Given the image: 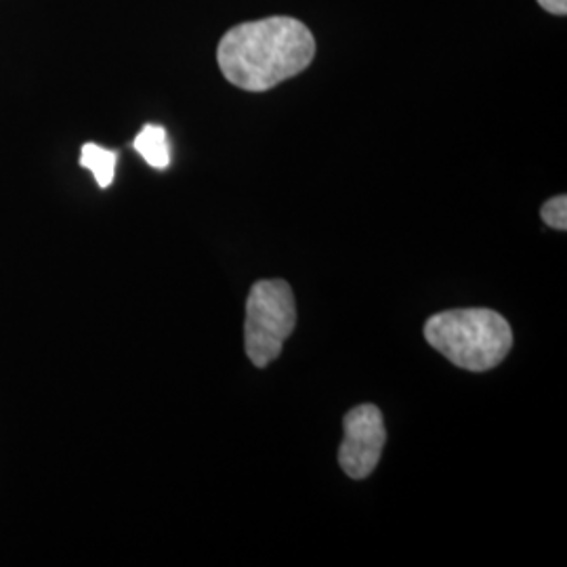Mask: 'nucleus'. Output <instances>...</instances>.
I'll list each match as a JSON object with an SVG mask.
<instances>
[{
	"instance_id": "5",
	"label": "nucleus",
	"mask_w": 567,
	"mask_h": 567,
	"mask_svg": "<svg viewBox=\"0 0 567 567\" xmlns=\"http://www.w3.org/2000/svg\"><path fill=\"white\" fill-rule=\"evenodd\" d=\"M135 150L140 152L145 163L158 171L168 168L171 164V145H168V135L161 124H145L140 135L135 137Z\"/></svg>"
},
{
	"instance_id": "4",
	"label": "nucleus",
	"mask_w": 567,
	"mask_h": 567,
	"mask_svg": "<svg viewBox=\"0 0 567 567\" xmlns=\"http://www.w3.org/2000/svg\"><path fill=\"white\" fill-rule=\"evenodd\" d=\"M339 465L351 480H365L381 461L386 442L385 421L377 405L353 408L344 416Z\"/></svg>"
},
{
	"instance_id": "7",
	"label": "nucleus",
	"mask_w": 567,
	"mask_h": 567,
	"mask_svg": "<svg viewBox=\"0 0 567 567\" xmlns=\"http://www.w3.org/2000/svg\"><path fill=\"white\" fill-rule=\"evenodd\" d=\"M540 217L543 221L553 227V229H559V231H566L567 229V198L566 196H557L553 200H548L543 208H540Z\"/></svg>"
},
{
	"instance_id": "8",
	"label": "nucleus",
	"mask_w": 567,
	"mask_h": 567,
	"mask_svg": "<svg viewBox=\"0 0 567 567\" xmlns=\"http://www.w3.org/2000/svg\"><path fill=\"white\" fill-rule=\"evenodd\" d=\"M538 4L553 16H566L567 13V0H538Z\"/></svg>"
},
{
	"instance_id": "2",
	"label": "nucleus",
	"mask_w": 567,
	"mask_h": 567,
	"mask_svg": "<svg viewBox=\"0 0 567 567\" xmlns=\"http://www.w3.org/2000/svg\"><path fill=\"white\" fill-rule=\"evenodd\" d=\"M425 339L447 362L471 372H486L507 358L513 330L492 309H452L426 322Z\"/></svg>"
},
{
	"instance_id": "3",
	"label": "nucleus",
	"mask_w": 567,
	"mask_h": 567,
	"mask_svg": "<svg viewBox=\"0 0 567 567\" xmlns=\"http://www.w3.org/2000/svg\"><path fill=\"white\" fill-rule=\"evenodd\" d=\"M297 324V305L292 288L284 280H261L250 288L246 301L244 347L257 368L280 358L284 341Z\"/></svg>"
},
{
	"instance_id": "6",
	"label": "nucleus",
	"mask_w": 567,
	"mask_h": 567,
	"mask_svg": "<svg viewBox=\"0 0 567 567\" xmlns=\"http://www.w3.org/2000/svg\"><path fill=\"white\" fill-rule=\"evenodd\" d=\"M116 163H118V154L112 150H105L97 143H84L81 150V166L89 168L95 177L97 185L105 189L114 182L116 175Z\"/></svg>"
},
{
	"instance_id": "1",
	"label": "nucleus",
	"mask_w": 567,
	"mask_h": 567,
	"mask_svg": "<svg viewBox=\"0 0 567 567\" xmlns=\"http://www.w3.org/2000/svg\"><path fill=\"white\" fill-rule=\"evenodd\" d=\"M313 55V34L295 18L246 21L224 34L217 49L225 79L250 93H264L301 74Z\"/></svg>"
}]
</instances>
